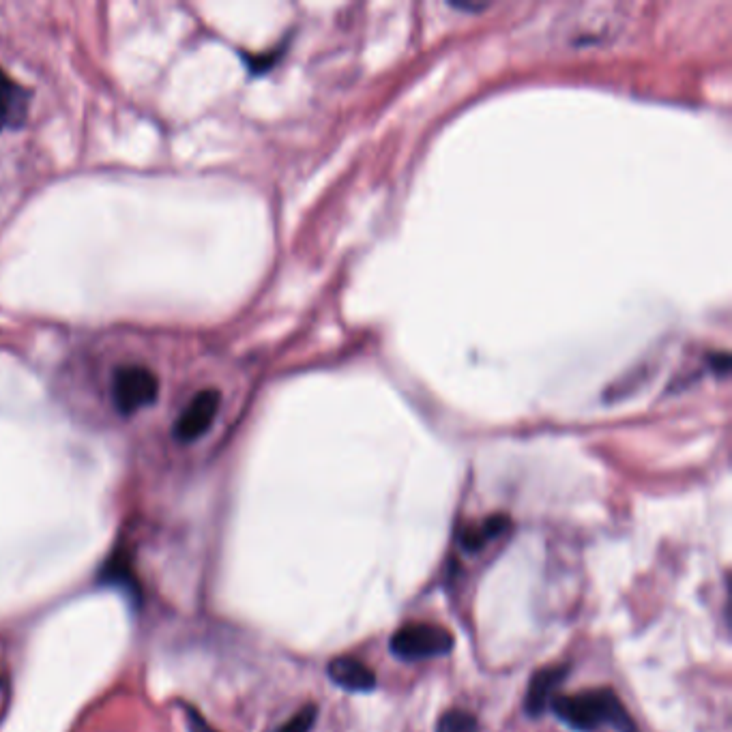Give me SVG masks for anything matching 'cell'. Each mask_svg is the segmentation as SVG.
<instances>
[{
	"label": "cell",
	"instance_id": "9c48e42d",
	"mask_svg": "<svg viewBox=\"0 0 732 732\" xmlns=\"http://www.w3.org/2000/svg\"><path fill=\"white\" fill-rule=\"evenodd\" d=\"M507 529H509L507 516H492L488 520H483L481 524H475V526H471V529H466L460 537V544L468 552H479L486 548L490 541L505 535Z\"/></svg>",
	"mask_w": 732,
	"mask_h": 732
},
{
	"label": "cell",
	"instance_id": "7a4b0ae2",
	"mask_svg": "<svg viewBox=\"0 0 732 732\" xmlns=\"http://www.w3.org/2000/svg\"><path fill=\"white\" fill-rule=\"evenodd\" d=\"M112 404L116 413L123 417H131L140 413L142 408H149L159 398V378L149 365L127 363L119 365L112 374Z\"/></svg>",
	"mask_w": 732,
	"mask_h": 732
},
{
	"label": "cell",
	"instance_id": "7c38bea8",
	"mask_svg": "<svg viewBox=\"0 0 732 732\" xmlns=\"http://www.w3.org/2000/svg\"><path fill=\"white\" fill-rule=\"evenodd\" d=\"M187 717H189V728H192L189 732H217L215 728H211L207 722L202 720L196 709H189Z\"/></svg>",
	"mask_w": 732,
	"mask_h": 732
},
{
	"label": "cell",
	"instance_id": "ba28073f",
	"mask_svg": "<svg viewBox=\"0 0 732 732\" xmlns=\"http://www.w3.org/2000/svg\"><path fill=\"white\" fill-rule=\"evenodd\" d=\"M569 672V666H552L539 670L537 675L531 679L529 692H526L524 709L531 717H539L544 709L550 705L552 694L556 687H559Z\"/></svg>",
	"mask_w": 732,
	"mask_h": 732
},
{
	"label": "cell",
	"instance_id": "30bf717a",
	"mask_svg": "<svg viewBox=\"0 0 732 732\" xmlns=\"http://www.w3.org/2000/svg\"><path fill=\"white\" fill-rule=\"evenodd\" d=\"M436 732H481V730L471 713L447 711L441 720H438Z\"/></svg>",
	"mask_w": 732,
	"mask_h": 732
},
{
	"label": "cell",
	"instance_id": "52a82bcc",
	"mask_svg": "<svg viewBox=\"0 0 732 732\" xmlns=\"http://www.w3.org/2000/svg\"><path fill=\"white\" fill-rule=\"evenodd\" d=\"M329 679L346 692H372L376 687V675L355 657H335L331 660Z\"/></svg>",
	"mask_w": 732,
	"mask_h": 732
},
{
	"label": "cell",
	"instance_id": "277c9868",
	"mask_svg": "<svg viewBox=\"0 0 732 732\" xmlns=\"http://www.w3.org/2000/svg\"><path fill=\"white\" fill-rule=\"evenodd\" d=\"M219 408H222V391L219 389L198 391L183 408L177 423H174V438L183 445L196 443L198 438H202L211 430Z\"/></svg>",
	"mask_w": 732,
	"mask_h": 732
},
{
	"label": "cell",
	"instance_id": "3957f363",
	"mask_svg": "<svg viewBox=\"0 0 732 732\" xmlns=\"http://www.w3.org/2000/svg\"><path fill=\"white\" fill-rule=\"evenodd\" d=\"M389 649L402 662L432 660L453 651V634L430 623H408L391 636Z\"/></svg>",
	"mask_w": 732,
	"mask_h": 732
},
{
	"label": "cell",
	"instance_id": "8fae6325",
	"mask_svg": "<svg viewBox=\"0 0 732 732\" xmlns=\"http://www.w3.org/2000/svg\"><path fill=\"white\" fill-rule=\"evenodd\" d=\"M316 717H318V709L314 705H307L277 732H310L312 726L316 724Z\"/></svg>",
	"mask_w": 732,
	"mask_h": 732
},
{
	"label": "cell",
	"instance_id": "8992f818",
	"mask_svg": "<svg viewBox=\"0 0 732 732\" xmlns=\"http://www.w3.org/2000/svg\"><path fill=\"white\" fill-rule=\"evenodd\" d=\"M31 108V91L13 80L5 67H0V131L24 125Z\"/></svg>",
	"mask_w": 732,
	"mask_h": 732
},
{
	"label": "cell",
	"instance_id": "6da1fadb",
	"mask_svg": "<svg viewBox=\"0 0 732 732\" xmlns=\"http://www.w3.org/2000/svg\"><path fill=\"white\" fill-rule=\"evenodd\" d=\"M552 713L576 732H595L610 726L617 732H638L632 715L612 690H587L574 696H554L550 700Z\"/></svg>",
	"mask_w": 732,
	"mask_h": 732
},
{
	"label": "cell",
	"instance_id": "5b68a950",
	"mask_svg": "<svg viewBox=\"0 0 732 732\" xmlns=\"http://www.w3.org/2000/svg\"><path fill=\"white\" fill-rule=\"evenodd\" d=\"M576 16L569 20V39L572 43H595L617 31V5H580L574 7Z\"/></svg>",
	"mask_w": 732,
	"mask_h": 732
}]
</instances>
